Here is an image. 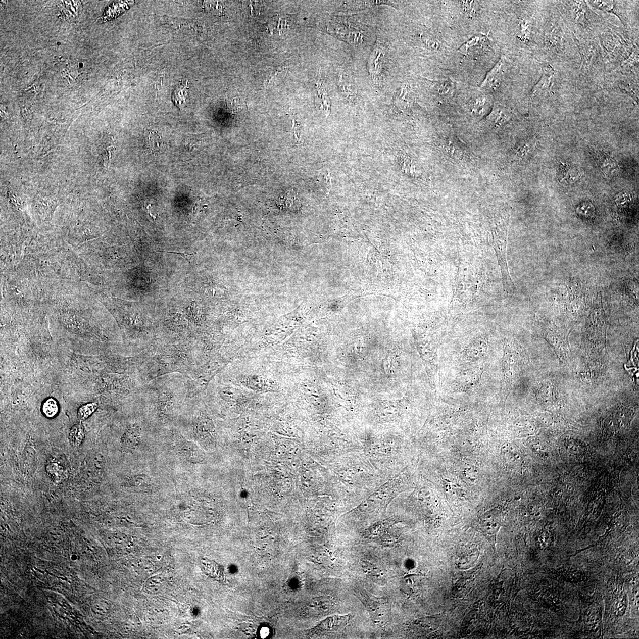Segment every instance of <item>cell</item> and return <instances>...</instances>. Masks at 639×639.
<instances>
[{
	"instance_id": "cell-30",
	"label": "cell",
	"mask_w": 639,
	"mask_h": 639,
	"mask_svg": "<svg viewBox=\"0 0 639 639\" xmlns=\"http://www.w3.org/2000/svg\"><path fill=\"white\" fill-rule=\"evenodd\" d=\"M96 408H97V404L95 403L86 404L82 406L78 410L79 419L81 420L87 419L95 412Z\"/></svg>"
},
{
	"instance_id": "cell-14",
	"label": "cell",
	"mask_w": 639,
	"mask_h": 639,
	"mask_svg": "<svg viewBox=\"0 0 639 639\" xmlns=\"http://www.w3.org/2000/svg\"><path fill=\"white\" fill-rule=\"evenodd\" d=\"M511 113L505 108L500 105L494 107L491 114L488 117V122L493 127H499L504 125L509 122L511 117Z\"/></svg>"
},
{
	"instance_id": "cell-6",
	"label": "cell",
	"mask_w": 639,
	"mask_h": 639,
	"mask_svg": "<svg viewBox=\"0 0 639 639\" xmlns=\"http://www.w3.org/2000/svg\"><path fill=\"white\" fill-rule=\"evenodd\" d=\"M564 33L557 24L550 23L546 28L545 43L551 54H561L564 47Z\"/></svg>"
},
{
	"instance_id": "cell-35",
	"label": "cell",
	"mask_w": 639,
	"mask_h": 639,
	"mask_svg": "<svg viewBox=\"0 0 639 639\" xmlns=\"http://www.w3.org/2000/svg\"><path fill=\"white\" fill-rule=\"evenodd\" d=\"M485 103L486 100L485 99H479L476 100L474 106H473V111L477 114V115H480L482 113L483 107L485 106Z\"/></svg>"
},
{
	"instance_id": "cell-4",
	"label": "cell",
	"mask_w": 639,
	"mask_h": 639,
	"mask_svg": "<svg viewBox=\"0 0 639 639\" xmlns=\"http://www.w3.org/2000/svg\"><path fill=\"white\" fill-rule=\"evenodd\" d=\"M565 3L569 16L576 24L585 29H588L592 26L594 15L585 2L571 1Z\"/></svg>"
},
{
	"instance_id": "cell-11",
	"label": "cell",
	"mask_w": 639,
	"mask_h": 639,
	"mask_svg": "<svg viewBox=\"0 0 639 639\" xmlns=\"http://www.w3.org/2000/svg\"><path fill=\"white\" fill-rule=\"evenodd\" d=\"M140 430L137 424L131 425L123 434L120 440L121 448L123 452H131L139 445Z\"/></svg>"
},
{
	"instance_id": "cell-17",
	"label": "cell",
	"mask_w": 639,
	"mask_h": 639,
	"mask_svg": "<svg viewBox=\"0 0 639 639\" xmlns=\"http://www.w3.org/2000/svg\"><path fill=\"white\" fill-rule=\"evenodd\" d=\"M502 61L497 64L495 68L486 76L485 81L482 82L480 88L483 89H492L493 87H496L497 86L499 85L501 76H502Z\"/></svg>"
},
{
	"instance_id": "cell-32",
	"label": "cell",
	"mask_w": 639,
	"mask_h": 639,
	"mask_svg": "<svg viewBox=\"0 0 639 639\" xmlns=\"http://www.w3.org/2000/svg\"><path fill=\"white\" fill-rule=\"evenodd\" d=\"M626 291L631 297H633L635 301L638 302V286L637 282L635 280H627L626 282V286H625Z\"/></svg>"
},
{
	"instance_id": "cell-2",
	"label": "cell",
	"mask_w": 639,
	"mask_h": 639,
	"mask_svg": "<svg viewBox=\"0 0 639 639\" xmlns=\"http://www.w3.org/2000/svg\"><path fill=\"white\" fill-rule=\"evenodd\" d=\"M601 43L610 60L622 64L638 47L628 45L621 37L612 33H604L601 37Z\"/></svg>"
},
{
	"instance_id": "cell-22",
	"label": "cell",
	"mask_w": 639,
	"mask_h": 639,
	"mask_svg": "<svg viewBox=\"0 0 639 639\" xmlns=\"http://www.w3.org/2000/svg\"><path fill=\"white\" fill-rule=\"evenodd\" d=\"M317 85L318 98L319 99L320 109L323 110L326 116H328L330 113L331 102L329 96H328L327 92L323 87L322 79L320 75Z\"/></svg>"
},
{
	"instance_id": "cell-13",
	"label": "cell",
	"mask_w": 639,
	"mask_h": 639,
	"mask_svg": "<svg viewBox=\"0 0 639 639\" xmlns=\"http://www.w3.org/2000/svg\"><path fill=\"white\" fill-rule=\"evenodd\" d=\"M594 154L597 163L606 177H609L614 171H619V165L609 155L601 151L594 152Z\"/></svg>"
},
{
	"instance_id": "cell-10",
	"label": "cell",
	"mask_w": 639,
	"mask_h": 639,
	"mask_svg": "<svg viewBox=\"0 0 639 639\" xmlns=\"http://www.w3.org/2000/svg\"><path fill=\"white\" fill-rule=\"evenodd\" d=\"M177 448L183 457L192 464H199L204 460L203 452L194 442L181 439L178 441Z\"/></svg>"
},
{
	"instance_id": "cell-5",
	"label": "cell",
	"mask_w": 639,
	"mask_h": 639,
	"mask_svg": "<svg viewBox=\"0 0 639 639\" xmlns=\"http://www.w3.org/2000/svg\"><path fill=\"white\" fill-rule=\"evenodd\" d=\"M353 616L351 614L345 616H334L328 618L311 631L316 634L336 633L343 630L351 622Z\"/></svg>"
},
{
	"instance_id": "cell-3",
	"label": "cell",
	"mask_w": 639,
	"mask_h": 639,
	"mask_svg": "<svg viewBox=\"0 0 639 639\" xmlns=\"http://www.w3.org/2000/svg\"><path fill=\"white\" fill-rule=\"evenodd\" d=\"M575 40L582 59V70L589 72L599 67L602 62V55L598 43L594 40L578 38Z\"/></svg>"
},
{
	"instance_id": "cell-19",
	"label": "cell",
	"mask_w": 639,
	"mask_h": 639,
	"mask_svg": "<svg viewBox=\"0 0 639 639\" xmlns=\"http://www.w3.org/2000/svg\"><path fill=\"white\" fill-rule=\"evenodd\" d=\"M535 144H536V140L532 139L521 141L514 149L512 156H511L512 160L519 161L522 160L530 153L535 146Z\"/></svg>"
},
{
	"instance_id": "cell-20",
	"label": "cell",
	"mask_w": 639,
	"mask_h": 639,
	"mask_svg": "<svg viewBox=\"0 0 639 639\" xmlns=\"http://www.w3.org/2000/svg\"><path fill=\"white\" fill-rule=\"evenodd\" d=\"M144 138L146 140L147 148L151 154H155L160 152L162 146L161 137L154 131L147 130L144 132Z\"/></svg>"
},
{
	"instance_id": "cell-36",
	"label": "cell",
	"mask_w": 639,
	"mask_h": 639,
	"mask_svg": "<svg viewBox=\"0 0 639 639\" xmlns=\"http://www.w3.org/2000/svg\"><path fill=\"white\" fill-rule=\"evenodd\" d=\"M269 634V630L267 627L262 628L261 630V636L262 638L267 637Z\"/></svg>"
},
{
	"instance_id": "cell-15",
	"label": "cell",
	"mask_w": 639,
	"mask_h": 639,
	"mask_svg": "<svg viewBox=\"0 0 639 639\" xmlns=\"http://www.w3.org/2000/svg\"><path fill=\"white\" fill-rule=\"evenodd\" d=\"M619 2L615 1H589V4L592 5L594 8L602 10V11L607 13H611L616 15L621 21L624 25L626 22V18L624 14L621 12L619 8Z\"/></svg>"
},
{
	"instance_id": "cell-34",
	"label": "cell",
	"mask_w": 639,
	"mask_h": 639,
	"mask_svg": "<svg viewBox=\"0 0 639 639\" xmlns=\"http://www.w3.org/2000/svg\"><path fill=\"white\" fill-rule=\"evenodd\" d=\"M476 2H464L465 11L470 16H475L476 13Z\"/></svg>"
},
{
	"instance_id": "cell-29",
	"label": "cell",
	"mask_w": 639,
	"mask_h": 639,
	"mask_svg": "<svg viewBox=\"0 0 639 639\" xmlns=\"http://www.w3.org/2000/svg\"><path fill=\"white\" fill-rule=\"evenodd\" d=\"M187 84H181L176 89L173 94V101L179 108L184 106L186 96Z\"/></svg>"
},
{
	"instance_id": "cell-37",
	"label": "cell",
	"mask_w": 639,
	"mask_h": 639,
	"mask_svg": "<svg viewBox=\"0 0 639 639\" xmlns=\"http://www.w3.org/2000/svg\"><path fill=\"white\" fill-rule=\"evenodd\" d=\"M35 569H36V570H37V571H39V572H41V573H43V572L42 571H40V570H39V569H37V568H35Z\"/></svg>"
},
{
	"instance_id": "cell-23",
	"label": "cell",
	"mask_w": 639,
	"mask_h": 639,
	"mask_svg": "<svg viewBox=\"0 0 639 639\" xmlns=\"http://www.w3.org/2000/svg\"><path fill=\"white\" fill-rule=\"evenodd\" d=\"M478 558V551L476 549H470L464 553L459 558L458 566L461 569H466L475 564Z\"/></svg>"
},
{
	"instance_id": "cell-33",
	"label": "cell",
	"mask_w": 639,
	"mask_h": 639,
	"mask_svg": "<svg viewBox=\"0 0 639 639\" xmlns=\"http://www.w3.org/2000/svg\"><path fill=\"white\" fill-rule=\"evenodd\" d=\"M158 252H163V253L179 255L181 256L182 258H184L186 261H187L189 262V263H191V260H192V258L194 257L195 256V254L193 253V252H189L159 251Z\"/></svg>"
},
{
	"instance_id": "cell-25",
	"label": "cell",
	"mask_w": 639,
	"mask_h": 639,
	"mask_svg": "<svg viewBox=\"0 0 639 639\" xmlns=\"http://www.w3.org/2000/svg\"><path fill=\"white\" fill-rule=\"evenodd\" d=\"M619 88L623 93L633 98L635 102H638V85L634 84L633 82H628L626 81H621L619 83Z\"/></svg>"
},
{
	"instance_id": "cell-1",
	"label": "cell",
	"mask_w": 639,
	"mask_h": 639,
	"mask_svg": "<svg viewBox=\"0 0 639 639\" xmlns=\"http://www.w3.org/2000/svg\"><path fill=\"white\" fill-rule=\"evenodd\" d=\"M355 595L367 609L373 623L381 627L388 624L391 619V607L387 600L373 596L362 589L355 590Z\"/></svg>"
},
{
	"instance_id": "cell-26",
	"label": "cell",
	"mask_w": 639,
	"mask_h": 639,
	"mask_svg": "<svg viewBox=\"0 0 639 639\" xmlns=\"http://www.w3.org/2000/svg\"><path fill=\"white\" fill-rule=\"evenodd\" d=\"M420 581L419 575H409L403 580L404 592L412 594L416 592Z\"/></svg>"
},
{
	"instance_id": "cell-7",
	"label": "cell",
	"mask_w": 639,
	"mask_h": 639,
	"mask_svg": "<svg viewBox=\"0 0 639 639\" xmlns=\"http://www.w3.org/2000/svg\"><path fill=\"white\" fill-rule=\"evenodd\" d=\"M386 51L385 44L380 41H376L368 64L369 75L374 81L377 82L379 80L382 71V60L384 59Z\"/></svg>"
},
{
	"instance_id": "cell-28",
	"label": "cell",
	"mask_w": 639,
	"mask_h": 639,
	"mask_svg": "<svg viewBox=\"0 0 639 639\" xmlns=\"http://www.w3.org/2000/svg\"><path fill=\"white\" fill-rule=\"evenodd\" d=\"M42 412L44 415L48 418H53L56 416L58 412V403L54 399H49L43 404Z\"/></svg>"
},
{
	"instance_id": "cell-18",
	"label": "cell",
	"mask_w": 639,
	"mask_h": 639,
	"mask_svg": "<svg viewBox=\"0 0 639 639\" xmlns=\"http://www.w3.org/2000/svg\"><path fill=\"white\" fill-rule=\"evenodd\" d=\"M126 486L131 488L144 490L150 489L153 485V482L149 476L145 474H139L132 476L126 480Z\"/></svg>"
},
{
	"instance_id": "cell-12",
	"label": "cell",
	"mask_w": 639,
	"mask_h": 639,
	"mask_svg": "<svg viewBox=\"0 0 639 639\" xmlns=\"http://www.w3.org/2000/svg\"><path fill=\"white\" fill-rule=\"evenodd\" d=\"M439 626V621L436 617L420 618L412 623L413 629L421 634H428L436 630Z\"/></svg>"
},
{
	"instance_id": "cell-24",
	"label": "cell",
	"mask_w": 639,
	"mask_h": 639,
	"mask_svg": "<svg viewBox=\"0 0 639 639\" xmlns=\"http://www.w3.org/2000/svg\"><path fill=\"white\" fill-rule=\"evenodd\" d=\"M84 437V427L81 424H77L71 428L69 440L72 447L78 448L82 444Z\"/></svg>"
},
{
	"instance_id": "cell-27",
	"label": "cell",
	"mask_w": 639,
	"mask_h": 639,
	"mask_svg": "<svg viewBox=\"0 0 639 639\" xmlns=\"http://www.w3.org/2000/svg\"><path fill=\"white\" fill-rule=\"evenodd\" d=\"M203 569L206 574L212 576L213 578L220 579L223 575V571L219 566L215 563L210 561H204L202 562Z\"/></svg>"
},
{
	"instance_id": "cell-8",
	"label": "cell",
	"mask_w": 639,
	"mask_h": 639,
	"mask_svg": "<svg viewBox=\"0 0 639 639\" xmlns=\"http://www.w3.org/2000/svg\"><path fill=\"white\" fill-rule=\"evenodd\" d=\"M545 336L551 345L555 348L558 347V352H560L561 350L562 357L566 354L565 345L566 346L567 345H566L567 344V340H566L567 336H566L565 330L558 327L554 323L547 322L546 323Z\"/></svg>"
},
{
	"instance_id": "cell-21",
	"label": "cell",
	"mask_w": 639,
	"mask_h": 639,
	"mask_svg": "<svg viewBox=\"0 0 639 639\" xmlns=\"http://www.w3.org/2000/svg\"><path fill=\"white\" fill-rule=\"evenodd\" d=\"M482 526L483 530L488 535H495L499 530V521L495 512H489L483 517Z\"/></svg>"
},
{
	"instance_id": "cell-31",
	"label": "cell",
	"mask_w": 639,
	"mask_h": 639,
	"mask_svg": "<svg viewBox=\"0 0 639 639\" xmlns=\"http://www.w3.org/2000/svg\"><path fill=\"white\" fill-rule=\"evenodd\" d=\"M46 469L47 474H49L51 478L54 479L55 481H60L64 473V469L62 466L56 464V463H51V464L48 465Z\"/></svg>"
},
{
	"instance_id": "cell-16",
	"label": "cell",
	"mask_w": 639,
	"mask_h": 639,
	"mask_svg": "<svg viewBox=\"0 0 639 639\" xmlns=\"http://www.w3.org/2000/svg\"><path fill=\"white\" fill-rule=\"evenodd\" d=\"M340 74L338 77V88L345 98L350 101L354 100L357 97V91L353 82L346 74Z\"/></svg>"
},
{
	"instance_id": "cell-9",
	"label": "cell",
	"mask_w": 639,
	"mask_h": 639,
	"mask_svg": "<svg viewBox=\"0 0 639 639\" xmlns=\"http://www.w3.org/2000/svg\"><path fill=\"white\" fill-rule=\"evenodd\" d=\"M555 75L554 68L548 65L543 69V75L531 92L532 98H541L550 90Z\"/></svg>"
}]
</instances>
